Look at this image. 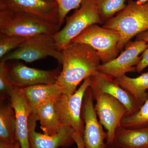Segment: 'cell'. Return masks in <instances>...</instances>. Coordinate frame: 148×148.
Returning a JSON list of instances; mask_svg holds the SVG:
<instances>
[{"label": "cell", "instance_id": "d6986e66", "mask_svg": "<svg viewBox=\"0 0 148 148\" xmlns=\"http://www.w3.org/2000/svg\"><path fill=\"white\" fill-rule=\"evenodd\" d=\"M55 101H51L38 106L35 109L41 129L44 134L53 135L59 132L62 125L59 121Z\"/></svg>", "mask_w": 148, "mask_h": 148}, {"label": "cell", "instance_id": "5bb4252c", "mask_svg": "<svg viewBox=\"0 0 148 148\" xmlns=\"http://www.w3.org/2000/svg\"><path fill=\"white\" fill-rule=\"evenodd\" d=\"M38 119L35 111L32 112L29 119V140L31 148H58L67 147L75 143L71 131L62 125L57 134L49 135L37 132Z\"/></svg>", "mask_w": 148, "mask_h": 148}, {"label": "cell", "instance_id": "6da1fadb", "mask_svg": "<svg viewBox=\"0 0 148 148\" xmlns=\"http://www.w3.org/2000/svg\"><path fill=\"white\" fill-rule=\"evenodd\" d=\"M62 52V69L56 83L63 94L71 95L81 82L98 71L101 61L96 50L84 44L71 42Z\"/></svg>", "mask_w": 148, "mask_h": 148}, {"label": "cell", "instance_id": "8992f818", "mask_svg": "<svg viewBox=\"0 0 148 148\" xmlns=\"http://www.w3.org/2000/svg\"><path fill=\"white\" fill-rule=\"evenodd\" d=\"M48 56L62 64L63 53L56 45L53 35L42 34L27 38L19 47L5 56L1 61L20 60L31 63Z\"/></svg>", "mask_w": 148, "mask_h": 148}, {"label": "cell", "instance_id": "83f0119b", "mask_svg": "<svg viewBox=\"0 0 148 148\" xmlns=\"http://www.w3.org/2000/svg\"><path fill=\"white\" fill-rule=\"evenodd\" d=\"M21 148V147H20V143H19V142L18 141H17V142H16V143L15 144V146H14V148Z\"/></svg>", "mask_w": 148, "mask_h": 148}, {"label": "cell", "instance_id": "277c9868", "mask_svg": "<svg viewBox=\"0 0 148 148\" xmlns=\"http://www.w3.org/2000/svg\"><path fill=\"white\" fill-rule=\"evenodd\" d=\"M58 24L31 14L16 11L0 10V34L26 38L47 34L53 35L60 30Z\"/></svg>", "mask_w": 148, "mask_h": 148}, {"label": "cell", "instance_id": "484cf974", "mask_svg": "<svg viewBox=\"0 0 148 148\" xmlns=\"http://www.w3.org/2000/svg\"><path fill=\"white\" fill-rule=\"evenodd\" d=\"M136 37V40L146 42L147 46L142 54L141 61L136 67V72L140 73L148 66V30L140 33Z\"/></svg>", "mask_w": 148, "mask_h": 148}, {"label": "cell", "instance_id": "f546056e", "mask_svg": "<svg viewBox=\"0 0 148 148\" xmlns=\"http://www.w3.org/2000/svg\"><path fill=\"white\" fill-rule=\"evenodd\" d=\"M110 148H119L117 147H116V146L114 145L111 146V147H110Z\"/></svg>", "mask_w": 148, "mask_h": 148}, {"label": "cell", "instance_id": "7c38bea8", "mask_svg": "<svg viewBox=\"0 0 148 148\" xmlns=\"http://www.w3.org/2000/svg\"><path fill=\"white\" fill-rule=\"evenodd\" d=\"M5 10L31 14L59 26L58 5L55 0H0V10Z\"/></svg>", "mask_w": 148, "mask_h": 148}, {"label": "cell", "instance_id": "f1b7e54d", "mask_svg": "<svg viewBox=\"0 0 148 148\" xmlns=\"http://www.w3.org/2000/svg\"><path fill=\"white\" fill-rule=\"evenodd\" d=\"M137 1L141 3H145L148 1V0H138Z\"/></svg>", "mask_w": 148, "mask_h": 148}, {"label": "cell", "instance_id": "4316f807", "mask_svg": "<svg viewBox=\"0 0 148 148\" xmlns=\"http://www.w3.org/2000/svg\"><path fill=\"white\" fill-rule=\"evenodd\" d=\"M15 144H12L1 141L0 148H14Z\"/></svg>", "mask_w": 148, "mask_h": 148}, {"label": "cell", "instance_id": "9c48e42d", "mask_svg": "<svg viewBox=\"0 0 148 148\" xmlns=\"http://www.w3.org/2000/svg\"><path fill=\"white\" fill-rule=\"evenodd\" d=\"M147 47V42L144 41H130L120 55L108 63L101 64L98 71L114 79L126 75L129 72L136 71V66L141 60V56L139 55Z\"/></svg>", "mask_w": 148, "mask_h": 148}, {"label": "cell", "instance_id": "4fadbf2b", "mask_svg": "<svg viewBox=\"0 0 148 148\" xmlns=\"http://www.w3.org/2000/svg\"><path fill=\"white\" fill-rule=\"evenodd\" d=\"M90 78L89 87L92 95L106 93L113 96L125 106L127 111V115L134 113L140 109L141 106L132 95L112 77L97 71Z\"/></svg>", "mask_w": 148, "mask_h": 148}, {"label": "cell", "instance_id": "ac0fdd59", "mask_svg": "<svg viewBox=\"0 0 148 148\" xmlns=\"http://www.w3.org/2000/svg\"><path fill=\"white\" fill-rule=\"evenodd\" d=\"M115 81L129 92L140 106L148 98V71L137 77L132 78L126 75L114 79Z\"/></svg>", "mask_w": 148, "mask_h": 148}, {"label": "cell", "instance_id": "9a60e30c", "mask_svg": "<svg viewBox=\"0 0 148 148\" xmlns=\"http://www.w3.org/2000/svg\"><path fill=\"white\" fill-rule=\"evenodd\" d=\"M11 105L16 118V137L21 148H31L29 140V119L32 113L21 88L14 86L10 95Z\"/></svg>", "mask_w": 148, "mask_h": 148}, {"label": "cell", "instance_id": "3957f363", "mask_svg": "<svg viewBox=\"0 0 148 148\" xmlns=\"http://www.w3.org/2000/svg\"><path fill=\"white\" fill-rule=\"evenodd\" d=\"M90 84L89 77L84 80L73 94H63L55 102L60 123L71 131L77 148H85L84 141V124L82 116V106L85 93L90 87Z\"/></svg>", "mask_w": 148, "mask_h": 148}, {"label": "cell", "instance_id": "52a82bcc", "mask_svg": "<svg viewBox=\"0 0 148 148\" xmlns=\"http://www.w3.org/2000/svg\"><path fill=\"white\" fill-rule=\"evenodd\" d=\"M120 35L113 29L93 24L84 30L71 42L84 44L96 50L101 64H105L118 56Z\"/></svg>", "mask_w": 148, "mask_h": 148}, {"label": "cell", "instance_id": "7402d4cb", "mask_svg": "<svg viewBox=\"0 0 148 148\" xmlns=\"http://www.w3.org/2000/svg\"><path fill=\"white\" fill-rule=\"evenodd\" d=\"M126 0H96L99 14L103 24L122 10Z\"/></svg>", "mask_w": 148, "mask_h": 148}, {"label": "cell", "instance_id": "603a6c76", "mask_svg": "<svg viewBox=\"0 0 148 148\" xmlns=\"http://www.w3.org/2000/svg\"><path fill=\"white\" fill-rule=\"evenodd\" d=\"M27 38L21 36L0 34V59L19 47Z\"/></svg>", "mask_w": 148, "mask_h": 148}, {"label": "cell", "instance_id": "8fae6325", "mask_svg": "<svg viewBox=\"0 0 148 148\" xmlns=\"http://www.w3.org/2000/svg\"><path fill=\"white\" fill-rule=\"evenodd\" d=\"M8 67L14 86L20 88L56 83L61 72L59 68L51 70H41L27 67L19 62H14Z\"/></svg>", "mask_w": 148, "mask_h": 148}, {"label": "cell", "instance_id": "44dd1931", "mask_svg": "<svg viewBox=\"0 0 148 148\" xmlns=\"http://www.w3.org/2000/svg\"><path fill=\"white\" fill-rule=\"evenodd\" d=\"M121 126L129 128H138L148 126V98L137 112L123 117Z\"/></svg>", "mask_w": 148, "mask_h": 148}, {"label": "cell", "instance_id": "30bf717a", "mask_svg": "<svg viewBox=\"0 0 148 148\" xmlns=\"http://www.w3.org/2000/svg\"><path fill=\"white\" fill-rule=\"evenodd\" d=\"M93 96L90 87L86 91L82 106V116L84 124V141L85 148H110L105 142L107 132L98 120L93 105Z\"/></svg>", "mask_w": 148, "mask_h": 148}, {"label": "cell", "instance_id": "5b68a950", "mask_svg": "<svg viewBox=\"0 0 148 148\" xmlns=\"http://www.w3.org/2000/svg\"><path fill=\"white\" fill-rule=\"evenodd\" d=\"M66 19L64 28L53 35L56 45L61 51L88 27L93 24H103L96 0H83L79 8Z\"/></svg>", "mask_w": 148, "mask_h": 148}, {"label": "cell", "instance_id": "ffe728a7", "mask_svg": "<svg viewBox=\"0 0 148 148\" xmlns=\"http://www.w3.org/2000/svg\"><path fill=\"white\" fill-rule=\"evenodd\" d=\"M0 140L12 144L17 142L16 118L11 103H2L0 107Z\"/></svg>", "mask_w": 148, "mask_h": 148}, {"label": "cell", "instance_id": "e0dca14e", "mask_svg": "<svg viewBox=\"0 0 148 148\" xmlns=\"http://www.w3.org/2000/svg\"><path fill=\"white\" fill-rule=\"evenodd\" d=\"M114 145L119 148H148V126L138 128L120 126L116 131Z\"/></svg>", "mask_w": 148, "mask_h": 148}, {"label": "cell", "instance_id": "ba28073f", "mask_svg": "<svg viewBox=\"0 0 148 148\" xmlns=\"http://www.w3.org/2000/svg\"><path fill=\"white\" fill-rule=\"evenodd\" d=\"M96 101L94 108L100 123L107 131L106 143L109 147L114 145L116 129L121 126V120L127 114L125 106L116 98L106 94L92 95Z\"/></svg>", "mask_w": 148, "mask_h": 148}, {"label": "cell", "instance_id": "d4e9b609", "mask_svg": "<svg viewBox=\"0 0 148 148\" xmlns=\"http://www.w3.org/2000/svg\"><path fill=\"white\" fill-rule=\"evenodd\" d=\"M58 4L59 12V25L64 23L66 15L70 11L78 7L83 0H55Z\"/></svg>", "mask_w": 148, "mask_h": 148}, {"label": "cell", "instance_id": "cb8c5ba5", "mask_svg": "<svg viewBox=\"0 0 148 148\" xmlns=\"http://www.w3.org/2000/svg\"><path fill=\"white\" fill-rule=\"evenodd\" d=\"M6 62H0V92L2 101L7 97L10 98L11 93L15 86L10 79Z\"/></svg>", "mask_w": 148, "mask_h": 148}, {"label": "cell", "instance_id": "7a4b0ae2", "mask_svg": "<svg viewBox=\"0 0 148 148\" xmlns=\"http://www.w3.org/2000/svg\"><path fill=\"white\" fill-rule=\"evenodd\" d=\"M103 27L119 32L121 38L118 48L121 51L133 37L148 30V1L128 0L125 7Z\"/></svg>", "mask_w": 148, "mask_h": 148}, {"label": "cell", "instance_id": "2e32d148", "mask_svg": "<svg viewBox=\"0 0 148 148\" xmlns=\"http://www.w3.org/2000/svg\"><path fill=\"white\" fill-rule=\"evenodd\" d=\"M31 112L38 106L55 101L63 95L62 88L57 84H38L21 88Z\"/></svg>", "mask_w": 148, "mask_h": 148}]
</instances>
